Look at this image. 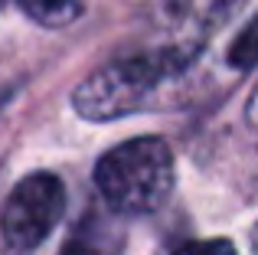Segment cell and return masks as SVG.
Here are the masks:
<instances>
[{
    "instance_id": "8",
    "label": "cell",
    "mask_w": 258,
    "mask_h": 255,
    "mask_svg": "<svg viewBox=\"0 0 258 255\" xmlns=\"http://www.w3.org/2000/svg\"><path fill=\"white\" fill-rule=\"evenodd\" d=\"M4 4H7V0H0V7H4Z\"/></svg>"
},
{
    "instance_id": "5",
    "label": "cell",
    "mask_w": 258,
    "mask_h": 255,
    "mask_svg": "<svg viewBox=\"0 0 258 255\" xmlns=\"http://www.w3.org/2000/svg\"><path fill=\"white\" fill-rule=\"evenodd\" d=\"M229 62L239 66V69H252V62H255V30H252V23L239 33V43L229 49Z\"/></svg>"
},
{
    "instance_id": "6",
    "label": "cell",
    "mask_w": 258,
    "mask_h": 255,
    "mask_svg": "<svg viewBox=\"0 0 258 255\" xmlns=\"http://www.w3.org/2000/svg\"><path fill=\"white\" fill-rule=\"evenodd\" d=\"M173 255H235V245L229 239H200V242H186Z\"/></svg>"
},
{
    "instance_id": "1",
    "label": "cell",
    "mask_w": 258,
    "mask_h": 255,
    "mask_svg": "<svg viewBox=\"0 0 258 255\" xmlns=\"http://www.w3.org/2000/svg\"><path fill=\"white\" fill-rule=\"evenodd\" d=\"M95 183L114 210L151 213L173 190V154L151 134L124 141L98 160Z\"/></svg>"
},
{
    "instance_id": "2",
    "label": "cell",
    "mask_w": 258,
    "mask_h": 255,
    "mask_svg": "<svg viewBox=\"0 0 258 255\" xmlns=\"http://www.w3.org/2000/svg\"><path fill=\"white\" fill-rule=\"evenodd\" d=\"M164 72L167 62L157 56L118 59V62L92 72L76 89L72 105L88 121H111V118L131 115L138 105H144V98L151 95V89L160 82Z\"/></svg>"
},
{
    "instance_id": "4",
    "label": "cell",
    "mask_w": 258,
    "mask_h": 255,
    "mask_svg": "<svg viewBox=\"0 0 258 255\" xmlns=\"http://www.w3.org/2000/svg\"><path fill=\"white\" fill-rule=\"evenodd\" d=\"M20 7H23L39 26L59 30V26H69L82 17L85 0H20Z\"/></svg>"
},
{
    "instance_id": "3",
    "label": "cell",
    "mask_w": 258,
    "mask_h": 255,
    "mask_svg": "<svg viewBox=\"0 0 258 255\" xmlns=\"http://www.w3.org/2000/svg\"><path fill=\"white\" fill-rule=\"evenodd\" d=\"M66 213V186L52 173H33L13 186L10 200L0 216L4 239L13 249H36L62 219Z\"/></svg>"
},
{
    "instance_id": "7",
    "label": "cell",
    "mask_w": 258,
    "mask_h": 255,
    "mask_svg": "<svg viewBox=\"0 0 258 255\" xmlns=\"http://www.w3.org/2000/svg\"><path fill=\"white\" fill-rule=\"evenodd\" d=\"M59 255H105L101 252V245H92L88 242V239H69V242H66V249L59 252Z\"/></svg>"
}]
</instances>
